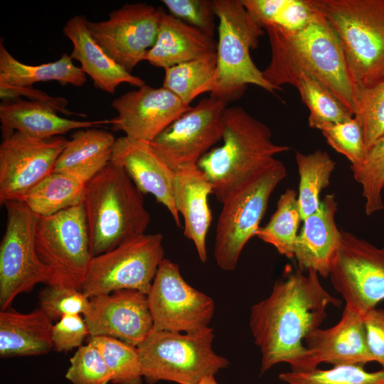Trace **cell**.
<instances>
[{
	"label": "cell",
	"mask_w": 384,
	"mask_h": 384,
	"mask_svg": "<svg viewBox=\"0 0 384 384\" xmlns=\"http://www.w3.org/2000/svg\"><path fill=\"white\" fill-rule=\"evenodd\" d=\"M286 272L270 294L250 310V328L262 354L261 373L280 363H288L293 371L309 370L303 341L319 328L329 305L341 304L324 288L316 271Z\"/></svg>",
	"instance_id": "cell-1"
},
{
	"label": "cell",
	"mask_w": 384,
	"mask_h": 384,
	"mask_svg": "<svg viewBox=\"0 0 384 384\" xmlns=\"http://www.w3.org/2000/svg\"><path fill=\"white\" fill-rule=\"evenodd\" d=\"M264 29L270 41L271 59L262 72L270 85L281 91L282 85L294 86L301 76H307L327 88L355 115L360 92L339 41L323 14L298 31L276 26Z\"/></svg>",
	"instance_id": "cell-2"
},
{
	"label": "cell",
	"mask_w": 384,
	"mask_h": 384,
	"mask_svg": "<svg viewBox=\"0 0 384 384\" xmlns=\"http://www.w3.org/2000/svg\"><path fill=\"white\" fill-rule=\"evenodd\" d=\"M223 143L198 161L212 186V194L223 203L233 192L290 148L272 140L270 128L240 107L223 113Z\"/></svg>",
	"instance_id": "cell-3"
},
{
	"label": "cell",
	"mask_w": 384,
	"mask_h": 384,
	"mask_svg": "<svg viewBox=\"0 0 384 384\" xmlns=\"http://www.w3.org/2000/svg\"><path fill=\"white\" fill-rule=\"evenodd\" d=\"M143 195L112 161L85 185L82 205L92 257L145 234L151 215Z\"/></svg>",
	"instance_id": "cell-4"
},
{
	"label": "cell",
	"mask_w": 384,
	"mask_h": 384,
	"mask_svg": "<svg viewBox=\"0 0 384 384\" xmlns=\"http://www.w3.org/2000/svg\"><path fill=\"white\" fill-rule=\"evenodd\" d=\"M359 92L384 80V0H314Z\"/></svg>",
	"instance_id": "cell-5"
},
{
	"label": "cell",
	"mask_w": 384,
	"mask_h": 384,
	"mask_svg": "<svg viewBox=\"0 0 384 384\" xmlns=\"http://www.w3.org/2000/svg\"><path fill=\"white\" fill-rule=\"evenodd\" d=\"M218 26L216 70L210 97L229 103L240 98L247 85L275 94L278 90L264 78L250 56L265 29L251 17L241 0H214Z\"/></svg>",
	"instance_id": "cell-6"
},
{
	"label": "cell",
	"mask_w": 384,
	"mask_h": 384,
	"mask_svg": "<svg viewBox=\"0 0 384 384\" xmlns=\"http://www.w3.org/2000/svg\"><path fill=\"white\" fill-rule=\"evenodd\" d=\"M213 338L211 328L196 334L152 329L137 346L143 378L148 384H199L215 375L229 362L213 351Z\"/></svg>",
	"instance_id": "cell-7"
},
{
	"label": "cell",
	"mask_w": 384,
	"mask_h": 384,
	"mask_svg": "<svg viewBox=\"0 0 384 384\" xmlns=\"http://www.w3.org/2000/svg\"><path fill=\"white\" fill-rule=\"evenodd\" d=\"M287 175L277 159L223 203L216 226L214 257L223 270H234L245 245L265 215L271 194Z\"/></svg>",
	"instance_id": "cell-8"
},
{
	"label": "cell",
	"mask_w": 384,
	"mask_h": 384,
	"mask_svg": "<svg viewBox=\"0 0 384 384\" xmlns=\"http://www.w3.org/2000/svg\"><path fill=\"white\" fill-rule=\"evenodd\" d=\"M36 246L50 272L49 284L82 291L93 257L82 203L48 217H39Z\"/></svg>",
	"instance_id": "cell-9"
},
{
	"label": "cell",
	"mask_w": 384,
	"mask_h": 384,
	"mask_svg": "<svg viewBox=\"0 0 384 384\" xmlns=\"http://www.w3.org/2000/svg\"><path fill=\"white\" fill-rule=\"evenodd\" d=\"M6 230L0 243V306L9 308L14 299L39 283L50 284L49 270L36 246L39 216L21 201H6Z\"/></svg>",
	"instance_id": "cell-10"
},
{
	"label": "cell",
	"mask_w": 384,
	"mask_h": 384,
	"mask_svg": "<svg viewBox=\"0 0 384 384\" xmlns=\"http://www.w3.org/2000/svg\"><path fill=\"white\" fill-rule=\"evenodd\" d=\"M161 234H143L92 258L82 292L92 298L121 289L147 294L163 260Z\"/></svg>",
	"instance_id": "cell-11"
},
{
	"label": "cell",
	"mask_w": 384,
	"mask_h": 384,
	"mask_svg": "<svg viewBox=\"0 0 384 384\" xmlns=\"http://www.w3.org/2000/svg\"><path fill=\"white\" fill-rule=\"evenodd\" d=\"M154 327L158 331L196 334L207 329L215 304L206 294L190 286L179 267L164 258L147 294Z\"/></svg>",
	"instance_id": "cell-12"
},
{
	"label": "cell",
	"mask_w": 384,
	"mask_h": 384,
	"mask_svg": "<svg viewBox=\"0 0 384 384\" xmlns=\"http://www.w3.org/2000/svg\"><path fill=\"white\" fill-rule=\"evenodd\" d=\"M329 277L346 306L361 315L376 308L384 300V247L341 231Z\"/></svg>",
	"instance_id": "cell-13"
},
{
	"label": "cell",
	"mask_w": 384,
	"mask_h": 384,
	"mask_svg": "<svg viewBox=\"0 0 384 384\" xmlns=\"http://www.w3.org/2000/svg\"><path fill=\"white\" fill-rule=\"evenodd\" d=\"M228 103L203 98L173 122L149 144L174 171L197 164L223 138V113Z\"/></svg>",
	"instance_id": "cell-14"
},
{
	"label": "cell",
	"mask_w": 384,
	"mask_h": 384,
	"mask_svg": "<svg viewBox=\"0 0 384 384\" xmlns=\"http://www.w3.org/2000/svg\"><path fill=\"white\" fill-rule=\"evenodd\" d=\"M162 8L146 3L126 4L100 22L87 20V28L98 45L129 73L154 46Z\"/></svg>",
	"instance_id": "cell-15"
},
{
	"label": "cell",
	"mask_w": 384,
	"mask_h": 384,
	"mask_svg": "<svg viewBox=\"0 0 384 384\" xmlns=\"http://www.w3.org/2000/svg\"><path fill=\"white\" fill-rule=\"evenodd\" d=\"M68 139L58 136L38 139L18 132L3 138L0 144V203L21 201L51 174Z\"/></svg>",
	"instance_id": "cell-16"
},
{
	"label": "cell",
	"mask_w": 384,
	"mask_h": 384,
	"mask_svg": "<svg viewBox=\"0 0 384 384\" xmlns=\"http://www.w3.org/2000/svg\"><path fill=\"white\" fill-rule=\"evenodd\" d=\"M111 105L118 112L112 119V129L123 132L130 139L147 143L191 107L164 87L146 85L120 95Z\"/></svg>",
	"instance_id": "cell-17"
},
{
	"label": "cell",
	"mask_w": 384,
	"mask_h": 384,
	"mask_svg": "<svg viewBox=\"0 0 384 384\" xmlns=\"http://www.w3.org/2000/svg\"><path fill=\"white\" fill-rule=\"evenodd\" d=\"M90 336H109L138 346L154 327L147 294L121 289L90 298L83 315Z\"/></svg>",
	"instance_id": "cell-18"
},
{
	"label": "cell",
	"mask_w": 384,
	"mask_h": 384,
	"mask_svg": "<svg viewBox=\"0 0 384 384\" xmlns=\"http://www.w3.org/2000/svg\"><path fill=\"white\" fill-rule=\"evenodd\" d=\"M111 161L122 166L137 188L152 194L169 211L178 227L179 213L174 198L175 171L154 151L149 143L124 136L116 139Z\"/></svg>",
	"instance_id": "cell-19"
},
{
	"label": "cell",
	"mask_w": 384,
	"mask_h": 384,
	"mask_svg": "<svg viewBox=\"0 0 384 384\" xmlns=\"http://www.w3.org/2000/svg\"><path fill=\"white\" fill-rule=\"evenodd\" d=\"M309 370L322 363L334 366L362 365L373 361L368 350L363 316L345 306L338 322L316 329L304 339Z\"/></svg>",
	"instance_id": "cell-20"
},
{
	"label": "cell",
	"mask_w": 384,
	"mask_h": 384,
	"mask_svg": "<svg viewBox=\"0 0 384 384\" xmlns=\"http://www.w3.org/2000/svg\"><path fill=\"white\" fill-rule=\"evenodd\" d=\"M337 202L334 194H326L319 209L303 221L294 249L298 269L313 270L319 275L329 276L341 240L335 221Z\"/></svg>",
	"instance_id": "cell-21"
},
{
	"label": "cell",
	"mask_w": 384,
	"mask_h": 384,
	"mask_svg": "<svg viewBox=\"0 0 384 384\" xmlns=\"http://www.w3.org/2000/svg\"><path fill=\"white\" fill-rule=\"evenodd\" d=\"M175 171L174 198L183 218V235L192 240L201 262L207 260L206 238L212 215L208 197L212 186L197 164L181 166Z\"/></svg>",
	"instance_id": "cell-22"
},
{
	"label": "cell",
	"mask_w": 384,
	"mask_h": 384,
	"mask_svg": "<svg viewBox=\"0 0 384 384\" xmlns=\"http://www.w3.org/2000/svg\"><path fill=\"white\" fill-rule=\"evenodd\" d=\"M2 137L14 132L38 139L60 136L73 129H81L111 124V119L78 121L60 117L50 105L38 100L16 98L0 105Z\"/></svg>",
	"instance_id": "cell-23"
},
{
	"label": "cell",
	"mask_w": 384,
	"mask_h": 384,
	"mask_svg": "<svg viewBox=\"0 0 384 384\" xmlns=\"http://www.w3.org/2000/svg\"><path fill=\"white\" fill-rule=\"evenodd\" d=\"M84 15H75L67 21L63 33L73 43L70 55L78 60L80 68L93 81L94 86L104 92L114 94L122 83L141 87L145 82L129 73L112 59L91 36Z\"/></svg>",
	"instance_id": "cell-24"
},
{
	"label": "cell",
	"mask_w": 384,
	"mask_h": 384,
	"mask_svg": "<svg viewBox=\"0 0 384 384\" xmlns=\"http://www.w3.org/2000/svg\"><path fill=\"white\" fill-rule=\"evenodd\" d=\"M213 37L167 14L164 9L156 41L144 60L164 70L216 53Z\"/></svg>",
	"instance_id": "cell-25"
},
{
	"label": "cell",
	"mask_w": 384,
	"mask_h": 384,
	"mask_svg": "<svg viewBox=\"0 0 384 384\" xmlns=\"http://www.w3.org/2000/svg\"><path fill=\"white\" fill-rule=\"evenodd\" d=\"M53 320L39 307L28 313L0 312V356H39L53 348Z\"/></svg>",
	"instance_id": "cell-26"
},
{
	"label": "cell",
	"mask_w": 384,
	"mask_h": 384,
	"mask_svg": "<svg viewBox=\"0 0 384 384\" xmlns=\"http://www.w3.org/2000/svg\"><path fill=\"white\" fill-rule=\"evenodd\" d=\"M115 141L112 133L102 129H78L58 156L53 171L87 184L111 161Z\"/></svg>",
	"instance_id": "cell-27"
},
{
	"label": "cell",
	"mask_w": 384,
	"mask_h": 384,
	"mask_svg": "<svg viewBox=\"0 0 384 384\" xmlns=\"http://www.w3.org/2000/svg\"><path fill=\"white\" fill-rule=\"evenodd\" d=\"M58 81L63 85L81 87L86 74L75 65L70 55L63 53L56 61L38 65L22 63L14 58L0 41V87H30L39 82Z\"/></svg>",
	"instance_id": "cell-28"
},
{
	"label": "cell",
	"mask_w": 384,
	"mask_h": 384,
	"mask_svg": "<svg viewBox=\"0 0 384 384\" xmlns=\"http://www.w3.org/2000/svg\"><path fill=\"white\" fill-rule=\"evenodd\" d=\"M85 183L60 172L53 171L21 198L39 217H48L82 203Z\"/></svg>",
	"instance_id": "cell-29"
},
{
	"label": "cell",
	"mask_w": 384,
	"mask_h": 384,
	"mask_svg": "<svg viewBox=\"0 0 384 384\" xmlns=\"http://www.w3.org/2000/svg\"><path fill=\"white\" fill-rule=\"evenodd\" d=\"M255 21L262 28L276 26L298 31L322 14L314 0H241Z\"/></svg>",
	"instance_id": "cell-30"
},
{
	"label": "cell",
	"mask_w": 384,
	"mask_h": 384,
	"mask_svg": "<svg viewBox=\"0 0 384 384\" xmlns=\"http://www.w3.org/2000/svg\"><path fill=\"white\" fill-rule=\"evenodd\" d=\"M299 175L297 200L302 220L316 212L321 203V191L330 183L336 162L322 150L304 154L296 152Z\"/></svg>",
	"instance_id": "cell-31"
},
{
	"label": "cell",
	"mask_w": 384,
	"mask_h": 384,
	"mask_svg": "<svg viewBox=\"0 0 384 384\" xmlns=\"http://www.w3.org/2000/svg\"><path fill=\"white\" fill-rule=\"evenodd\" d=\"M216 53L166 68L162 87L188 106L198 95L212 89L216 70Z\"/></svg>",
	"instance_id": "cell-32"
},
{
	"label": "cell",
	"mask_w": 384,
	"mask_h": 384,
	"mask_svg": "<svg viewBox=\"0 0 384 384\" xmlns=\"http://www.w3.org/2000/svg\"><path fill=\"white\" fill-rule=\"evenodd\" d=\"M297 194L288 188L277 201V209L269 222L259 227L255 236L273 245L279 254L294 257V249L302 220Z\"/></svg>",
	"instance_id": "cell-33"
},
{
	"label": "cell",
	"mask_w": 384,
	"mask_h": 384,
	"mask_svg": "<svg viewBox=\"0 0 384 384\" xmlns=\"http://www.w3.org/2000/svg\"><path fill=\"white\" fill-rule=\"evenodd\" d=\"M294 86L309 110L311 128L321 130L326 125L341 123L353 117L331 92L315 80L302 75Z\"/></svg>",
	"instance_id": "cell-34"
},
{
	"label": "cell",
	"mask_w": 384,
	"mask_h": 384,
	"mask_svg": "<svg viewBox=\"0 0 384 384\" xmlns=\"http://www.w3.org/2000/svg\"><path fill=\"white\" fill-rule=\"evenodd\" d=\"M88 342L100 351L113 384H142L143 375L138 348L109 336H90Z\"/></svg>",
	"instance_id": "cell-35"
},
{
	"label": "cell",
	"mask_w": 384,
	"mask_h": 384,
	"mask_svg": "<svg viewBox=\"0 0 384 384\" xmlns=\"http://www.w3.org/2000/svg\"><path fill=\"white\" fill-rule=\"evenodd\" d=\"M279 378L287 384H384V370L368 372L362 365L334 366L327 370L282 373Z\"/></svg>",
	"instance_id": "cell-36"
},
{
	"label": "cell",
	"mask_w": 384,
	"mask_h": 384,
	"mask_svg": "<svg viewBox=\"0 0 384 384\" xmlns=\"http://www.w3.org/2000/svg\"><path fill=\"white\" fill-rule=\"evenodd\" d=\"M354 179L362 186L367 215L384 208L382 191L384 188V136L368 150L364 161L350 166Z\"/></svg>",
	"instance_id": "cell-37"
},
{
	"label": "cell",
	"mask_w": 384,
	"mask_h": 384,
	"mask_svg": "<svg viewBox=\"0 0 384 384\" xmlns=\"http://www.w3.org/2000/svg\"><path fill=\"white\" fill-rule=\"evenodd\" d=\"M321 131L327 143L350 161L351 166H357L364 161L367 149L362 126L356 117L341 123L326 125Z\"/></svg>",
	"instance_id": "cell-38"
},
{
	"label": "cell",
	"mask_w": 384,
	"mask_h": 384,
	"mask_svg": "<svg viewBox=\"0 0 384 384\" xmlns=\"http://www.w3.org/2000/svg\"><path fill=\"white\" fill-rule=\"evenodd\" d=\"M70 362L65 377L72 384H108L112 380L100 351L90 342L79 347Z\"/></svg>",
	"instance_id": "cell-39"
},
{
	"label": "cell",
	"mask_w": 384,
	"mask_h": 384,
	"mask_svg": "<svg viewBox=\"0 0 384 384\" xmlns=\"http://www.w3.org/2000/svg\"><path fill=\"white\" fill-rule=\"evenodd\" d=\"M354 116L361 124L368 150L384 136V80L361 91L358 111Z\"/></svg>",
	"instance_id": "cell-40"
},
{
	"label": "cell",
	"mask_w": 384,
	"mask_h": 384,
	"mask_svg": "<svg viewBox=\"0 0 384 384\" xmlns=\"http://www.w3.org/2000/svg\"><path fill=\"white\" fill-rule=\"evenodd\" d=\"M40 308L53 321L65 315H84L90 306V298L81 290L63 285H47L39 292Z\"/></svg>",
	"instance_id": "cell-41"
},
{
	"label": "cell",
	"mask_w": 384,
	"mask_h": 384,
	"mask_svg": "<svg viewBox=\"0 0 384 384\" xmlns=\"http://www.w3.org/2000/svg\"><path fill=\"white\" fill-rule=\"evenodd\" d=\"M169 14L213 37L216 17L213 2L208 0H163Z\"/></svg>",
	"instance_id": "cell-42"
},
{
	"label": "cell",
	"mask_w": 384,
	"mask_h": 384,
	"mask_svg": "<svg viewBox=\"0 0 384 384\" xmlns=\"http://www.w3.org/2000/svg\"><path fill=\"white\" fill-rule=\"evenodd\" d=\"M87 336H90L89 330L85 319L80 314L65 315L53 324V349L61 353L79 348Z\"/></svg>",
	"instance_id": "cell-43"
},
{
	"label": "cell",
	"mask_w": 384,
	"mask_h": 384,
	"mask_svg": "<svg viewBox=\"0 0 384 384\" xmlns=\"http://www.w3.org/2000/svg\"><path fill=\"white\" fill-rule=\"evenodd\" d=\"M368 350L384 370V309H373L362 315Z\"/></svg>",
	"instance_id": "cell-44"
},
{
	"label": "cell",
	"mask_w": 384,
	"mask_h": 384,
	"mask_svg": "<svg viewBox=\"0 0 384 384\" xmlns=\"http://www.w3.org/2000/svg\"><path fill=\"white\" fill-rule=\"evenodd\" d=\"M199 384H218L215 379L214 375L207 376L204 378Z\"/></svg>",
	"instance_id": "cell-45"
}]
</instances>
